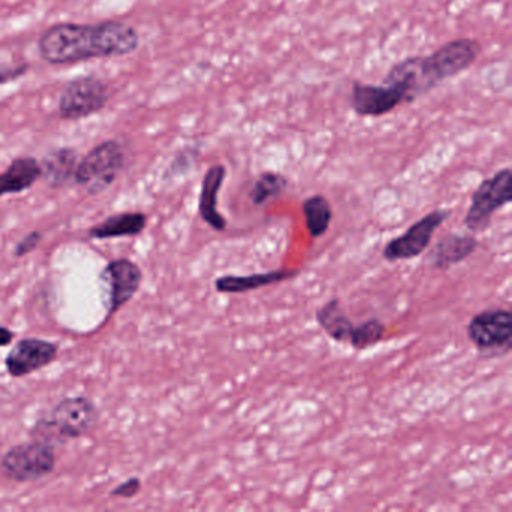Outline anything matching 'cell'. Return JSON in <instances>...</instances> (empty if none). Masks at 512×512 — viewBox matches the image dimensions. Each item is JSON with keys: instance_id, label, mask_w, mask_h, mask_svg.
I'll list each match as a JSON object with an SVG mask.
<instances>
[{"instance_id": "cell-1", "label": "cell", "mask_w": 512, "mask_h": 512, "mask_svg": "<svg viewBox=\"0 0 512 512\" xmlns=\"http://www.w3.org/2000/svg\"><path fill=\"white\" fill-rule=\"evenodd\" d=\"M140 35L122 22L58 23L38 38L41 59L50 65H74L92 59L121 58L136 52Z\"/></svg>"}, {"instance_id": "cell-2", "label": "cell", "mask_w": 512, "mask_h": 512, "mask_svg": "<svg viewBox=\"0 0 512 512\" xmlns=\"http://www.w3.org/2000/svg\"><path fill=\"white\" fill-rule=\"evenodd\" d=\"M98 419L100 413L94 401L86 397H67L37 419L31 437L56 448L91 433Z\"/></svg>"}, {"instance_id": "cell-3", "label": "cell", "mask_w": 512, "mask_h": 512, "mask_svg": "<svg viewBox=\"0 0 512 512\" xmlns=\"http://www.w3.org/2000/svg\"><path fill=\"white\" fill-rule=\"evenodd\" d=\"M125 154L118 140H104L91 149L77 166L74 184L89 196L104 193L124 169Z\"/></svg>"}, {"instance_id": "cell-4", "label": "cell", "mask_w": 512, "mask_h": 512, "mask_svg": "<svg viewBox=\"0 0 512 512\" xmlns=\"http://www.w3.org/2000/svg\"><path fill=\"white\" fill-rule=\"evenodd\" d=\"M512 170L509 167L484 179L476 188L464 224L473 233L485 232L494 214L511 202Z\"/></svg>"}, {"instance_id": "cell-5", "label": "cell", "mask_w": 512, "mask_h": 512, "mask_svg": "<svg viewBox=\"0 0 512 512\" xmlns=\"http://www.w3.org/2000/svg\"><path fill=\"white\" fill-rule=\"evenodd\" d=\"M110 101V86L97 76H83L67 83L58 101L64 121H82L100 113Z\"/></svg>"}, {"instance_id": "cell-6", "label": "cell", "mask_w": 512, "mask_h": 512, "mask_svg": "<svg viewBox=\"0 0 512 512\" xmlns=\"http://www.w3.org/2000/svg\"><path fill=\"white\" fill-rule=\"evenodd\" d=\"M55 467V448L38 440L13 446L0 460L4 475L16 482L40 481L53 473Z\"/></svg>"}, {"instance_id": "cell-7", "label": "cell", "mask_w": 512, "mask_h": 512, "mask_svg": "<svg viewBox=\"0 0 512 512\" xmlns=\"http://www.w3.org/2000/svg\"><path fill=\"white\" fill-rule=\"evenodd\" d=\"M481 53V43L475 38H457L424 56L425 67L434 85L440 86L469 70Z\"/></svg>"}, {"instance_id": "cell-8", "label": "cell", "mask_w": 512, "mask_h": 512, "mask_svg": "<svg viewBox=\"0 0 512 512\" xmlns=\"http://www.w3.org/2000/svg\"><path fill=\"white\" fill-rule=\"evenodd\" d=\"M100 281L107 317H112L139 292L143 272L133 260L116 259L101 271Z\"/></svg>"}, {"instance_id": "cell-9", "label": "cell", "mask_w": 512, "mask_h": 512, "mask_svg": "<svg viewBox=\"0 0 512 512\" xmlns=\"http://www.w3.org/2000/svg\"><path fill=\"white\" fill-rule=\"evenodd\" d=\"M451 212L446 209H434L430 214L424 215L421 220L415 221L403 235L391 239L383 248V257L388 262L398 260H412L422 256L430 247L436 230L448 220Z\"/></svg>"}, {"instance_id": "cell-10", "label": "cell", "mask_w": 512, "mask_h": 512, "mask_svg": "<svg viewBox=\"0 0 512 512\" xmlns=\"http://www.w3.org/2000/svg\"><path fill=\"white\" fill-rule=\"evenodd\" d=\"M469 340L481 352H508L512 344V314L493 308L475 314L467 325Z\"/></svg>"}, {"instance_id": "cell-11", "label": "cell", "mask_w": 512, "mask_h": 512, "mask_svg": "<svg viewBox=\"0 0 512 512\" xmlns=\"http://www.w3.org/2000/svg\"><path fill=\"white\" fill-rule=\"evenodd\" d=\"M406 103L404 95L394 86L380 83L353 82L350 91V106L361 118H382L395 112Z\"/></svg>"}, {"instance_id": "cell-12", "label": "cell", "mask_w": 512, "mask_h": 512, "mask_svg": "<svg viewBox=\"0 0 512 512\" xmlns=\"http://www.w3.org/2000/svg\"><path fill=\"white\" fill-rule=\"evenodd\" d=\"M59 344L43 338H23L8 353L5 359L8 374L14 379H22L35 371L43 370L56 361Z\"/></svg>"}, {"instance_id": "cell-13", "label": "cell", "mask_w": 512, "mask_h": 512, "mask_svg": "<svg viewBox=\"0 0 512 512\" xmlns=\"http://www.w3.org/2000/svg\"><path fill=\"white\" fill-rule=\"evenodd\" d=\"M301 271L298 269H275V271L262 272L251 275H223L215 280V290L224 295H244L254 292L272 284L283 283L298 277Z\"/></svg>"}, {"instance_id": "cell-14", "label": "cell", "mask_w": 512, "mask_h": 512, "mask_svg": "<svg viewBox=\"0 0 512 512\" xmlns=\"http://www.w3.org/2000/svg\"><path fill=\"white\" fill-rule=\"evenodd\" d=\"M227 169L223 164L209 167L200 190L199 214L202 220L217 232L227 229V220L218 211V194L226 181Z\"/></svg>"}, {"instance_id": "cell-15", "label": "cell", "mask_w": 512, "mask_h": 512, "mask_svg": "<svg viewBox=\"0 0 512 512\" xmlns=\"http://www.w3.org/2000/svg\"><path fill=\"white\" fill-rule=\"evenodd\" d=\"M79 161L76 149H53L40 161L41 179L53 190L68 187L74 184Z\"/></svg>"}, {"instance_id": "cell-16", "label": "cell", "mask_w": 512, "mask_h": 512, "mask_svg": "<svg viewBox=\"0 0 512 512\" xmlns=\"http://www.w3.org/2000/svg\"><path fill=\"white\" fill-rule=\"evenodd\" d=\"M478 245L475 236L445 235L431 250V266L437 271H448L452 266L469 259Z\"/></svg>"}, {"instance_id": "cell-17", "label": "cell", "mask_w": 512, "mask_h": 512, "mask_svg": "<svg viewBox=\"0 0 512 512\" xmlns=\"http://www.w3.org/2000/svg\"><path fill=\"white\" fill-rule=\"evenodd\" d=\"M41 179L40 161L34 157H20L11 161L0 173V197L25 193Z\"/></svg>"}, {"instance_id": "cell-18", "label": "cell", "mask_w": 512, "mask_h": 512, "mask_svg": "<svg viewBox=\"0 0 512 512\" xmlns=\"http://www.w3.org/2000/svg\"><path fill=\"white\" fill-rule=\"evenodd\" d=\"M148 217L143 212H121V214L110 215L103 223L89 229V238L116 239L133 238L145 232Z\"/></svg>"}, {"instance_id": "cell-19", "label": "cell", "mask_w": 512, "mask_h": 512, "mask_svg": "<svg viewBox=\"0 0 512 512\" xmlns=\"http://www.w3.org/2000/svg\"><path fill=\"white\" fill-rule=\"evenodd\" d=\"M316 320L329 338L337 343H349L355 325L341 307L340 299H329L325 305H322L316 311Z\"/></svg>"}, {"instance_id": "cell-20", "label": "cell", "mask_w": 512, "mask_h": 512, "mask_svg": "<svg viewBox=\"0 0 512 512\" xmlns=\"http://www.w3.org/2000/svg\"><path fill=\"white\" fill-rule=\"evenodd\" d=\"M302 215H304L305 227L311 238H322L331 227L334 212L331 203L323 194H313L302 202Z\"/></svg>"}, {"instance_id": "cell-21", "label": "cell", "mask_w": 512, "mask_h": 512, "mask_svg": "<svg viewBox=\"0 0 512 512\" xmlns=\"http://www.w3.org/2000/svg\"><path fill=\"white\" fill-rule=\"evenodd\" d=\"M289 187V179L277 172H263L257 176L250 197L254 206H262L278 199Z\"/></svg>"}, {"instance_id": "cell-22", "label": "cell", "mask_w": 512, "mask_h": 512, "mask_svg": "<svg viewBox=\"0 0 512 512\" xmlns=\"http://www.w3.org/2000/svg\"><path fill=\"white\" fill-rule=\"evenodd\" d=\"M385 334V323L374 317V319L365 320L364 323L353 328L349 343L355 350L370 349L379 344L385 338Z\"/></svg>"}, {"instance_id": "cell-23", "label": "cell", "mask_w": 512, "mask_h": 512, "mask_svg": "<svg viewBox=\"0 0 512 512\" xmlns=\"http://www.w3.org/2000/svg\"><path fill=\"white\" fill-rule=\"evenodd\" d=\"M41 241H43V233L38 232V230L28 233V235L16 245V248H14V257H16V259H22V257L34 253L38 245L41 244Z\"/></svg>"}, {"instance_id": "cell-24", "label": "cell", "mask_w": 512, "mask_h": 512, "mask_svg": "<svg viewBox=\"0 0 512 512\" xmlns=\"http://www.w3.org/2000/svg\"><path fill=\"white\" fill-rule=\"evenodd\" d=\"M140 491H142V481H140L137 476H131V478H128L127 481L122 482V484L116 485V487L110 491V496L133 499Z\"/></svg>"}, {"instance_id": "cell-25", "label": "cell", "mask_w": 512, "mask_h": 512, "mask_svg": "<svg viewBox=\"0 0 512 512\" xmlns=\"http://www.w3.org/2000/svg\"><path fill=\"white\" fill-rule=\"evenodd\" d=\"M28 64L14 65V67L0 68V85L13 82V80L20 79L28 73Z\"/></svg>"}, {"instance_id": "cell-26", "label": "cell", "mask_w": 512, "mask_h": 512, "mask_svg": "<svg viewBox=\"0 0 512 512\" xmlns=\"http://www.w3.org/2000/svg\"><path fill=\"white\" fill-rule=\"evenodd\" d=\"M14 337H16V334H14L10 328L0 326V349H2V347L10 346L14 341Z\"/></svg>"}]
</instances>
